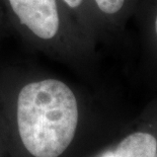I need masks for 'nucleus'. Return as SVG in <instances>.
<instances>
[{
	"mask_svg": "<svg viewBox=\"0 0 157 157\" xmlns=\"http://www.w3.org/2000/svg\"><path fill=\"white\" fill-rule=\"evenodd\" d=\"M14 116L19 138L33 156L58 157L74 139L79 105L65 81L39 75L22 81Z\"/></svg>",
	"mask_w": 157,
	"mask_h": 157,
	"instance_id": "nucleus-1",
	"label": "nucleus"
},
{
	"mask_svg": "<svg viewBox=\"0 0 157 157\" xmlns=\"http://www.w3.org/2000/svg\"><path fill=\"white\" fill-rule=\"evenodd\" d=\"M155 32H156V35H157V16H156V19H155Z\"/></svg>",
	"mask_w": 157,
	"mask_h": 157,
	"instance_id": "nucleus-7",
	"label": "nucleus"
},
{
	"mask_svg": "<svg viewBox=\"0 0 157 157\" xmlns=\"http://www.w3.org/2000/svg\"><path fill=\"white\" fill-rule=\"evenodd\" d=\"M101 157H157V141L149 133L135 132L124 138L113 151H106Z\"/></svg>",
	"mask_w": 157,
	"mask_h": 157,
	"instance_id": "nucleus-3",
	"label": "nucleus"
},
{
	"mask_svg": "<svg viewBox=\"0 0 157 157\" xmlns=\"http://www.w3.org/2000/svg\"><path fill=\"white\" fill-rule=\"evenodd\" d=\"M62 1L71 11L80 28L85 33V35L89 36V29H91L92 25L90 22L91 10L92 8H95L92 0H62Z\"/></svg>",
	"mask_w": 157,
	"mask_h": 157,
	"instance_id": "nucleus-4",
	"label": "nucleus"
},
{
	"mask_svg": "<svg viewBox=\"0 0 157 157\" xmlns=\"http://www.w3.org/2000/svg\"><path fill=\"white\" fill-rule=\"evenodd\" d=\"M95 9L106 17H113L125 8L127 0H92Z\"/></svg>",
	"mask_w": 157,
	"mask_h": 157,
	"instance_id": "nucleus-5",
	"label": "nucleus"
},
{
	"mask_svg": "<svg viewBox=\"0 0 157 157\" xmlns=\"http://www.w3.org/2000/svg\"><path fill=\"white\" fill-rule=\"evenodd\" d=\"M7 29H8L7 21H6L4 12H3V9H2L1 2H0V43H1L3 38H4L6 32H7Z\"/></svg>",
	"mask_w": 157,
	"mask_h": 157,
	"instance_id": "nucleus-6",
	"label": "nucleus"
},
{
	"mask_svg": "<svg viewBox=\"0 0 157 157\" xmlns=\"http://www.w3.org/2000/svg\"><path fill=\"white\" fill-rule=\"evenodd\" d=\"M8 29L34 50L80 66L89 39L62 0H0Z\"/></svg>",
	"mask_w": 157,
	"mask_h": 157,
	"instance_id": "nucleus-2",
	"label": "nucleus"
}]
</instances>
